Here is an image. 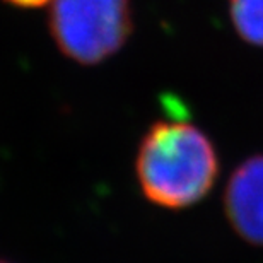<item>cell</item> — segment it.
I'll return each instance as SVG.
<instances>
[{"instance_id": "cell-1", "label": "cell", "mask_w": 263, "mask_h": 263, "mask_svg": "<svg viewBox=\"0 0 263 263\" xmlns=\"http://www.w3.org/2000/svg\"><path fill=\"white\" fill-rule=\"evenodd\" d=\"M137 181L151 203L185 209L212 190L219 175L217 152L203 130L185 120H157L140 140Z\"/></svg>"}, {"instance_id": "cell-2", "label": "cell", "mask_w": 263, "mask_h": 263, "mask_svg": "<svg viewBox=\"0 0 263 263\" xmlns=\"http://www.w3.org/2000/svg\"><path fill=\"white\" fill-rule=\"evenodd\" d=\"M48 29L68 60L98 65L128 41L134 31L132 0H51Z\"/></svg>"}, {"instance_id": "cell-3", "label": "cell", "mask_w": 263, "mask_h": 263, "mask_svg": "<svg viewBox=\"0 0 263 263\" xmlns=\"http://www.w3.org/2000/svg\"><path fill=\"white\" fill-rule=\"evenodd\" d=\"M224 214L241 239L263 248V154L248 157L231 175Z\"/></svg>"}, {"instance_id": "cell-4", "label": "cell", "mask_w": 263, "mask_h": 263, "mask_svg": "<svg viewBox=\"0 0 263 263\" xmlns=\"http://www.w3.org/2000/svg\"><path fill=\"white\" fill-rule=\"evenodd\" d=\"M228 9L239 38L263 48V0H228Z\"/></svg>"}, {"instance_id": "cell-5", "label": "cell", "mask_w": 263, "mask_h": 263, "mask_svg": "<svg viewBox=\"0 0 263 263\" xmlns=\"http://www.w3.org/2000/svg\"><path fill=\"white\" fill-rule=\"evenodd\" d=\"M4 2L19 9H41L45 5H50L51 0H4Z\"/></svg>"}, {"instance_id": "cell-6", "label": "cell", "mask_w": 263, "mask_h": 263, "mask_svg": "<svg viewBox=\"0 0 263 263\" xmlns=\"http://www.w3.org/2000/svg\"><path fill=\"white\" fill-rule=\"evenodd\" d=\"M0 263H10V261H7V260H0Z\"/></svg>"}]
</instances>
